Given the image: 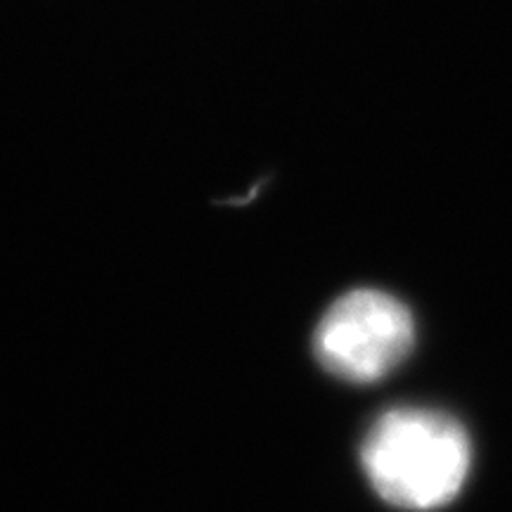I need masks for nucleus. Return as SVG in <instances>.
I'll return each mask as SVG.
<instances>
[{
    "instance_id": "f03ea898",
    "label": "nucleus",
    "mask_w": 512,
    "mask_h": 512,
    "mask_svg": "<svg viewBox=\"0 0 512 512\" xmlns=\"http://www.w3.org/2000/svg\"><path fill=\"white\" fill-rule=\"evenodd\" d=\"M415 323L406 304L380 290H354L337 299L318 323L313 351L339 380L368 384L387 377L411 354Z\"/></svg>"
},
{
    "instance_id": "f257e3e1",
    "label": "nucleus",
    "mask_w": 512,
    "mask_h": 512,
    "mask_svg": "<svg viewBox=\"0 0 512 512\" xmlns=\"http://www.w3.org/2000/svg\"><path fill=\"white\" fill-rule=\"evenodd\" d=\"M470 439L458 420L427 408H396L370 427L363 470L384 501L401 510L451 503L470 472Z\"/></svg>"
}]
</instances>
